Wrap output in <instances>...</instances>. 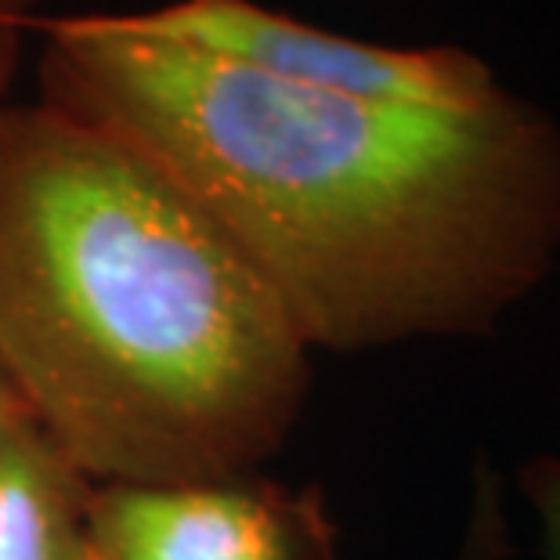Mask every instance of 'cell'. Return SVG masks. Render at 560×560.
<instances>
[{
	"label": "cell",
	"mask_w": 560,
	"mask_h": 560,
	"mask_svg": "<svg viewBox=\"0 0 560 560\" xmlns=\"http://www.w3.org/2000/svg\"><path fill=\"white\" fill-rule=\"evenodd\" d=\"M37 98L109 130L218 224L312 351L488 340L560 265V120L268 80L138 30L37 19Z\"/></svg>",
	"instance_id": "6da1fadb"
},
{
	"label": "cell",
	"mask_w": 560,
	"mask_h": 560,
	"mask_svg": "<svg viewBox=\"0 0 560 560\" xmlns=\"http://www.w3.org/2000/svg\"><path fill=\"white\" fill-rule=\"evenodd\" d=\"M312 359L160 166L44 98L0 102V384L83 481L257 474Z\"/></svg>",
	"instance_id": "7a4b0ae2"
},
{
	"label": "cell",
	"mask_w": 560,
	"mask_h": 560,
	"mask_svg": "<svg viewBox=\"0 0 560 560\" xmlns=\"http://www.w3.org/2000/svg\"><path fill=\"white\" fill-rule=\"evenodd\" d=\"M127 15L152 37L307 91L431 109H478L506 88L495 69L467 47L373 44L285 15L260 0H166Z\"/></svg>",
	"instance_id": "3957f363"
},
{
	"label": "cell",
	"mask_w": 560,
	"mask_h": 560,
	"mask_svg": "<svg viewBox=\"0 0 560 560\" xmlns=\"http://www.w3.org/2000/svg\"><path fill=\"white\" fill-rule=\"evenodd\" d=\"M88 560H343L322 485H91Z\"/></svg>",
	"instance_id": "277c9868"
},
{
	"label": "cell",
	"mask_w": 560,
	"mask_h": 560,
	"mask_svg": "<svg viewBox=\"0 0 560 560\" xmlns=\"http://www.w3.org/2000/svg\"><path fill=\"white\" fill-rule=\"evenodd\" d=\"M88 492L19 416L0 434V560H88Z\"/></svg>",
	"instance_id": "5b68a950"
},
{
	"label": "cell",
	"mask_w": 560,
	"mask_h": 560,
	"mask_svg": "<svg viewBox=\"0 0 560 560\" xmlns=\"http://www.w3.org/2000/svg\"><path fill=\"white\" fill-rule=\"evenodd\" d=\"M514 524L506 506V478L488 452H478L470 470L467 517L445 560H514Z\"/></svg>",
	"instance_id": "8992f818"
},
{
	"label": "cell",
	"mask_w": 560,
	"mask_h": 560,
	"mask_svg": "<svg viewBox=\"0 0 560 560\" xmlns=\"http://www.w3.org/2000/svg\"><path fill=\"white\" fill-rule=\"evenodd\" d=\"M517 492L535 517L542 560H560V452H535L524 459Z\"/></svg>",
	"instance_id": "52a82bcc"
},
{
	"label": "cell",
	"mask_w": 560,
	"mask_h": 560,
	"mask_svg": "<svg viewBox=\"0 0 560 560\" xmlns=\"http://www.w3.org/2000/svg\"><path fill=\"white\" fill-rule=\"evenodd\" d=\"M37 0H0V102L8 98L30 40L37 37Z\"/></svg>",
	"instance_id": "ba28073f"
},
{
	"label": "cell",
	"mask_w": 560,
	"mask_h": 560,
	"mask_svg": "<svg viewBox=\"0 0 560 560\" xmlns=\"http://www.w3.org/2000/svg\"><path fill=\"white\" fill-rule=\"evenodd\" d=\"M19 416H22V412H19V405H15V398H11V395H8V387H4V384H0V434H4V431H8V427H11V423H15V420H19Z\"/></svg>",
	"instance_id": "9c48e42d"
}]
</instances>
